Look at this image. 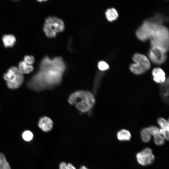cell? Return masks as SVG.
<instances>
[{
    "mask_svg": "<svg viewBox=\"0 0 169 169\" xmlns=\"http://www.w3.org/2000/svg\"><path fill=\"white\" fill-rule=\"evenodd\" d=\"M71 105H75L76 108L83 112L88 111L95 103L93 95L90 91L79 90L72 93L68 99Z\"/></svg>",
    "mask_w": 169,
    "mask_h": 169,
    "instance_id": "cell-1",
    "label": "cell"
},
{
    "mask_svg": "<svg viewBox=\"0 0 169 169\" xmlns=\"http://www.w3.org/2000/svg\"><path fill=\"white\" fill-rule=\"evenodd\" d=\"M149 38L151 47L159 48L166 52L169 48V32L167 28L154 22Z\"/></svg>",
    "mask_w": 169,
    "mask_h": 169,
    "instance_id": "cell-2",
    "label": "cell"
},
{
    "mask_svg": "<svg viewBox=\"0 0 169 169\" xmlns=\"http://www.w3.org/2000/svg\"><path fill=\"white\" fill-rule=\"evenodd\" d=\"M3 77L8 87L11 89L19 88L24 80L23 74L20 72L18 67L15 66L10 68L4 74Z\"/></svg>",
    "mask_w": 169,
    "mask_h": 169,
    "instance_id": "cell-3",
    "label": "cell"
},
{
    "mask_svg": "<svg viewBox=\"0 0 169 169\" xmlns=\"http://www.w3.org/2000/svg\"><path fill=\"white\" fill-rule=\"evenodd\" d=\"M132 59L135 63L130 64L129 69L133 74L140 75L145 73L150 69V61L145 55L136 53L133 55Z\"/></svg>",
    "mask_w": 169,
    "mask_h": 169,
    "instance_id": "cell-4",
    "label": "cell"
},
{
    "mask_svg": "<svg viewBox=\"0 0 169 169\" xmlns=\"http://www.w3.org/2000/svg\"><path fill=\"white\" fill-rule=\"evenodd\" d=\"M64 24L62 20L54 17H49L46 19L44 24L43 29L46 35L49 37H54L56 35V33L63 31Z\"/></svg>",
    "mask_w": 169,
    "mask_h": 169,
    "instance_id": "cell-5",
    "label": "cell"
},
{
    "mask_svg": "<svg viewBox=\"0 0 169 169\" xmlns=\"http://www.w3.org/2000/svg\"><path fill=\"white\" fill-rule=\"evenodd\" d=\"M149 56L153 63L160 64L166 59V52L159 48L151 47L149 51Z\"/></svg>",
    "mask_w": 169,
    "mask_h": 169,
    "instance_id": "cell-6",
    "label": "cell"
},
{
    "mask_svg": "<svg viewBox=\"0 0 169 169\" xmlns=\"http://www.w3.org/2000/svg\"><path fill=\"white\" fill-rule=\"evenodd\" d=\"M136 157L138 162L143 166L151 164L155 159L151 149L149 148H146L137 153Z\"/></svg>",
    "mask_w": 169,
    "mask_h": 169,
    "instance_id": "cell-7",
    "label": "cell"
},
{
    "mask_svg": "<svg viewBox=\"0 0 169 169\" xmlns=\"http://www.w3.org/2000/svg\"><path fill=\"white\" fill-rule=\"evenodd\" d=\"M154 23V22L148 21H145L136 31L137 38L142 40H145L149 38Z\"/></svg>",
    "mask_w": 169,
    "mask_h": 169,
    "instance_id": "cell-8",
    "label": "cell"
},
{
    "mask_svg": "<svg viewBox=\"0 0 169 169\" xmlns=\"http://www.w3.org/2000/svg\"><path fill=\"white\" fill-rule=\"evenodd\" d=\"M153 80L156 83L162 84L166 80V74L161 68L159 67L153 69L152 71Z\"/></svg>",
    "mask_w": 169,
    "mask_h": 169,
    "instance_id": "cell-9",
    "label": "cell"
},
{
    "mask_svg": "<svg viewBox=\"0 0 169 169\" xmlns=\"http://www.w3.org/2000/svg\"><path fill=\"white\" fill-rule=\"evenodd\" d=\"M38 125L39 128L43 131L48 132L52 129L53 122L47 116H44L40 119Z\"/></svg>",
    "mask_w": 169,
    "mask_h": 169,
    "instance_id": "cell-10",
    "label": "cell"
},
{
    "mask_svg": "<svg viewBox=\"0 0 169 169\" xmlns=\"http://www.w3.org/2000/svg\"><path fill=\"white\" fill-rule=\"evenodd\" d=\"M2 40L4 46L6 48L13 47L16 41L15 36L11 34L4 35L2 37Z\"/></svg>",
    "mask_w": 169,
    "mask_h": 169,
    "instance_id": "cell-11",
    "label": "cell"
},
{
    "mask_svg": "<svg viewBox=\"0 0 169 169\" xmlns=\"http://www.w3.org/2000/svg\"><path fill=\"white\" fill-rule=\"evenodd\" d=\"M18 68L20 72L23 74H28L33 70L32 65L27 64L23 61L19 62Z\"/></svg>",
    "mask_w": 169,
    "mask_h": 169,
    "instance_id": "cell-12",
    "label": "cell"
},
{
    "mask_svg": "<svg viewBox=\"0 0 169 169\" xmlns=\"http://www.w3.org/2000/svg\"><path fill=\"white\" fill-rule=\"evenodd\" d=\"M161 95L165 101H168L169 96V79H166V81L161 84L160 87Z\"/></svg>",
    "mask_w": 169,
    "mask_h": 169,
    "instance_id": "cell-13",
    "label": "cell"
},
{
    "mask_svg": "<svg viewBox=\"0 0 169 169\" xmlns=\"http://www.w3.org/2000/svg\"><path fill=\"white\" fill-rule=\"evenodd\" d=\"M117 136L118 139L120 141H129L131 138V135L127 130L122 129L117 133Z\"/></svg>",
    "mask_w": 169,
    "mask_h": 169,
    "instance_id": "cell-14",
    "label": "cell"
},
{
    "mask_svg": "<svg viewBox=\"0 0 169 169\" xmlns=\"http://www.w3.org/2000/svg\"><path fill=\"white\" fill-rule=\"evenodd\" d=\"M105 15L107 19L110 21L116 19L118 16L117 11L114 8L108 9L105 12Z\"/></svg>",
    "mask_w": 169,
    "mask_h": 169,
    "instance_id": "cell-15",
    "label": "cell"
},
{
    "mask_svg": "<svg viewBox=\"0 0 169 169\" xmlns=\"http://www.w3.org/2000/svg\"><path fill=\"white\" fill-rule=\"evenodd\" d=\"M141 136L143 142H148L150 141L151 135L148 128H144L142 129L141 132Z\"/></svg>",
    "mask_w": 169,
    "mask_h": 169,
    "instance_id": "cell-16",
    "label": "cell"
},
{
    "mask_svg": "<svg viewBox=\"0 0 169 169\" xmlns=\"http://www.w3.org/2000/svg\"><path fill=\"white\" fill-rule=\"evenodd\" d=\"M0 169H11L4 155L0 152Z\"/></svg>",
    "mask_w": 169,
    "mask_h": 169,
    "instance_id": "cell-17",
    "label": "cell"
},
{
    "mask_svg": "<svg viewBox=\"0 0 169 169\" xmlns=\"http://www.w3.org/2000/svg\"><path fill=\"white\" fill-rule=\"evenodd\" d=\"M157 122L161 128V129L169 131V124L168 120L163 118L161 117L157 119Z\"/></svg>",
    "mask_w": 169,
    "mask_h": 169,
    "instance_id": "cell-18",
    "label": "cell"
},
{
    "mask_svg": "<svg viewBox=\"0 0 169 169\" xmlns=\"http://www.w3.org/2000/svg\"><path fill=\"white\" fill-rule=\"evenodd\" d=\"M22 137L25 141H31L33 139V135L32 132L30 131L26 130L23 132L22 134Z\"/></svg>",
    "mask_w": 169,
    "mask_h": 169,
    "instance_id": "cell-19",
    "label": "cell"
},
{
    "mask_svg": "<svg viewBox=\"0 0 169 169\" xmlns=\"http://www.w3.org/2000/svg\"><path fill=\"white\" fill-rule=\"evenodd\" d=\"M153 137L154 142L156 145L160 146L164 144V138L161 134L156 135Z\"/></svg>",
    "mask_w": 169,
    "mask_h": 169,
    "instance_id": "cell-20",
    "label": "cell"
},
{
    "mask_svg": "<svg viewBox=\"0 0 169 169\" xmlns=\"http://www.w3.org/2000/svg\"><path fill=\"white\" fill-rule=\"evenodd\" d=\"M35 60L34 57L33 55H26L24 56L23 61L27 64L32 65Z\"/></svg>",
    "mask_w": 169,
    "mask_h": 169,
    "instance_id": "cell-21",
    "label": "cell"
},
{
    "mask_svg": "<svg viewBox=\"0 0 169 169\" xmlns=\"http://www.w3.org/2000/svg\"><path fill=\"white\" fill-rule=\"evenodd\" d=\"M151 135L153 136L157 135L160 134L159 129L157 126L152 125L148 127Z\"/></svg>",
    "mask_w": 169,
    "mask_h": 169,
    "instance_id": "cell-22",
    "label": "cell"
},
{
    "mask_svg": "<svg viewBox=\"0 0 169 169\" xmlns=\"http://www.w3.org/2000/svg\"><path fill=\"white\" fill-rule=\"evenodd\" d=\"M59 169H76L71 163L66 164L65 162H61L59 165Z\"/></svg>",
    "mask_w": 169,
    "mask_h": 169,
    "instance_id": "cell-23",
    "label": "cell"
},
{
    "mask_svg": "<svg viewBox=\"0 0 169 169\" xmlns=\"http://www.w3.org/2000/svg\"><path fill=\"white\" fill-rule=\"evenodd\" d=\"M98 67L99 69L102 71H104L108 69L109 68V65L104 61H101L98 64Z\"/></svg>",
    "mask_w": 169,
    "mask_h": 169,
    "instance_id": "cell-24",
    "label": "cell"
},
{
    "mask_svg": "<svg viewBox=\"0 0 169 169\" xmlns=\"http://www.w3.org/2000/svg\"><path fill=\"white\" fill-rule=\"evenodd\" d=\"M160 134L163 136L164 138L168 140H169V131L163 130L159 129Z\"/></svg>",
    "mask_w": 169,
    "mask_h": 169,
    "instance_id": "cell-25",
    "label": "cell"
},
{
    "mask_svg": "<svg viewBox=\"0 0 169 169\" xmlns=\"http://www.w3.org/2000/svg\"><path fill=\"white\" fill-rule=\"evenodd\" d=\"M79 169H88L87 168L84 166H81Z\"/></svg>",
    "mask_w": 169,
    "mask_h": 169,
    "instance_id": "cell-26",
    "label": "cell"
}]
</instances>
